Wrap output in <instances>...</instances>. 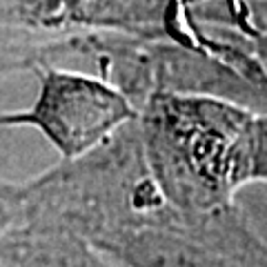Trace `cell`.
<instances>
[{
  "mask_svg": "<svg viewBox=\"0 0 267 267\" xmlns=\"http://www.w3.org/2000/svg\"><path fill=\"white\" fill-rule=\"evenodd\" d=\"M129 114L125 98L103 82L51 74L45 81L38 105L22 121L41 127L61 154L74 158L101 143Z\"/></svg>",
  "mask_w": 267,
  "mask_h": 267,
  "instance_id": "cell-1",
  "label": "cell"
}]
</instances>
